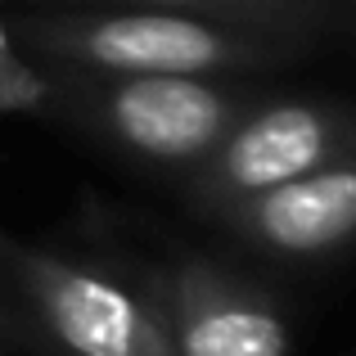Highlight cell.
I'll use <instances>...</instances> for the list:
<instances>
[{
  "mask_svg": "<svg viewBox=\"0 0 356 356\" xmlns=\"http://www.w3.org/2000/svg\"><path fill=\"white\" fill-rule=\"evenodd\" d=\"M5 275L68 356H176L149 289L27 243H9Z\"/></svg>",
  "mask_w": 356,
  "mask_h": 356,
  "instance_id": "cell-4",
  "label": "cell"
},
{
  "mask_svg": "<svg viewBox=\"0 0 356 356\" xmlns=\"http://www.w3.org/2000/svg\"><path fill=\"white\" fill-rule=\"evenodd\" d=\"M9 243H14V239H9L5 230H0V270H5V257H9Z\"/></svg>",
  "mask_w": 356,
  "mask_h": 356,
  "instance_id": "cell-9",
  "label": "cell"
},
{
  "mask_svg": "<svg viewBox=\"0 0 356 356\" xmlns=\"http://www.w3.org/2000/svg\"><path fill=\"white\" fill-rule=\"evenodd\" d=\"M356 154V108L334 99H266L248 104L203 163L190 167L185 199L208 217L221 203L275 190Z\"/></svg>",
  "mask_w": 356,
  "mask_h": 356,
  "instance_id": "cell-3",
  "label": "cell"
},
{
  "mask_svg": "<svg viewBox=\"0 0 356 356\" xmlns=\"http://www.w3.org/2000/svg\"><path fill=\"white\" fill-rule=\"evenodd\" d=\"M9 334H14V325H9L5 316H0V339H9Z\"/></svg>",
  "mask_w": 356,
  "mask_h": 356,
  "instance_id": "cell-10",
  "label": "cell"
},
{
  "mask_svg": "<svg viewBox=\"0 0 356 356\" xmlns=\"http://www.w3.org/2000/svg\"><path fill=\"white\" fill-rule=\"evenodd\" d=\"M59 72V68H54ZM63 113L158 167H194L252 99L221 77H95L59 72Z\"/></svg>",
  "mask_w": 356,
  "mask_h": 356,
  "instance_id": "cell-2",
  "label": "cell"
},
{
  "mask_svg": "<svg viewBox=\"0 0 356 356\" xmlns=\"http://www.w3.org/2000/svg\"><path fill=\"white\" fill-rule=\"evenodd\" d=\"M176 356H289V321L261 289L212 257H181L149 284Z\"/></svg>",
  "mask_w": 356,
  "mask_h": 356,
  "instance_id": "cell-5",
  "label": "cell"
},
{
  "mask_svg": "<svg viewBox=\"0 0 356 356\" xmlns=\"http://www.w3.org/2000/svg\"><path fill=\"white\" fill-rule=\"evenodd\" d=\"M0 113H23V118L63 113L59 72L45 68L41 59H27L5 23H0Z\"/></svg>",
  "mask_w": 356,
  "mask_h": 356,
  "instance_id": "cell-8",
  "label": "cell"
},
{
  "mask_svg": "<svg viewBox=\"0 0 356 356\" xmlns=\"http://www.w3.org/2000/svg\"><path fill=\"white\" fill-rule=\"evenodd\" d=\"M9 36L45 68L95 77H230L280 68L298 54L248 27L176 9H27Z\"/></svg>",
  "mask_w": 356,
  "mask_h": 356,
  "instance_id": "cell-1",
  "label": "cell"
},
{
  "mask_svg": "<svg viewBox=\"0 0 356 356\" xmlns=\"http://www.w3.org/2000/svg\"><path fill=\"white\" fill-rule=\"evenodd\" d=\"M230 239L284 261H316L356 243V154L275 190L208 212Z\"/></svg>",
  "mask_w": 356,
  "mask_h": 356,
  "instance_id": "cell-6",
  "label": "cell"
},
{
  "mask_svg": "<svg viewBox=\"0 0 356 356\" xmlns=\"http://www.w3.org/2000/svg\"><path fill=\"white\" fill-rule=\"evenodd\" d=\"M27 9H63V5H90V9H176V14L221 18V23L248 27L257 36L284 41L293 50H307L330 23L325 0H14Z\"/></svg>",
  "mask_w": 356,
  "mask_h": 356,
  "instance_id": "cell-7",
  "label": "cell"
}]
</instances>
